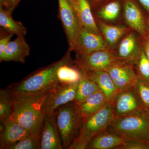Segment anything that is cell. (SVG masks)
Wrapping results in <instances>:
<instances>
[{"label": "cell", "instance_id": "2e32d148", "mask_svg": "<svg viewBox=\"0 0 149 149\" xmlns=\"http://www.w3.org/2000/svg\"><path fill=\"white\" fill-rule=\"evenodd\" d=\"M30 49L24 37L17 36L0 54V61H13L24 63L30 54Z\"/></svg>", "mask_w": 149, "mask_h": 149}, {"label": "cell", "instance_id": "5bb4252c", "mask_svg": "<svg viewBox=\"0 0 149 149\" xmlns=\"http://www.w3.org/2000/svg\"><path fill=\"white\" fill-rule=\"evenodd\" d=\"M64 148L57 125L56 112L46 115L41 136L40 149Z\"/></svg>", "mask_w": 149, "mask_h": 149}, {"label": "cell", "instance_id": "d590c367", "mask_svg": "<svg viewBox=\"0 0 149 149\" xmlns=\"http://www.w3.org/2000/svg\"><path fill=\"white\" fill-rule=\"evenodd\" d=\"M146 23L147 31H148V34L149 35V15L146 17Z\"/></svg>", "mask_w": 149, "mask_h": 149}, {"label": "cell", "instance_id": "4dcf8cb0", "mask_svg": "<svg viewBox=\"0 0 149 149\" xmlns=\"http://www.w3.org/2000/svg\"><path fill=\"white\" fill-rule=\"evenodd\" d=\"M13 34L9 33L6 31L1 29L0 33V54L2 53L9 43L10 42V39Z\"/></svg>", "mask_w": 149, "mask_h": 149}, {"label": "cell", "instance_id": "ac0fdd59", "mask_svg": "<svg viewBox=\"0 0 149 149\" xmlns=\"http://www.w3.org/2000/svg\"><path fill=\"white\" fill-rule=\"evenodd\" d=\"M82 72L83 76L93 80L97 84L109 101H114L119 91L107 71L102 70Z\"/></svg>", "mask_w": 149, "mask_h": 149}, {"label": "cell", "instance_id": "d6a6232c", "mask_svg": "<svg viewBox=\"0 0 149 149\" xmlns=\"http://www.w3.org/2000/svg\"><path fill=\"white\" fill-rule=\"evenodd\" d=\"M142 48L145 54L149 60V35L146 38L142 39Z\"/></svg>", "mask_w": 149, "mask_h": 149}, {"label": "cell", "instance_id": "44dd1931", "mask_svg": "<svg viewBox=\"0 0 149 149\" xmlns=\"http://www.w3.org/2000/svg\"><path fill=\"white\" fill-rule=\"evenodd\" d=\"M125 141V139L116 133L111 131L108 132L106 129L91 140L87 149H117Z\"/></svg>", "mask_w": 149, "mask_h": 149}, {"label": "cell", "instance_id": "3957f363", "mask_svg": "<svg viewBox=\"0 0 149 149\" xmlns=\"http://www.w3.org/2000/svg\"><path fill=\"white\" fill-rule=\"evenodd\" d=\"M114 101L108 102L95 113L85 119L77 137L68 149H86L96 135L105 130L114 118Z\"/></svg>", "mask_w": 149, "mask_h": 149}, {"label": "cell", "instance_id": "83f0119b", "mask_svg": "<svg viewBox=\"0 0 149 149\" xmlns=\"http://www.w3.org/2000/svg\"><path fill=\"white\" fill-rule=\"evenodd\" d=\"M133 87L143 107L149 111V83L139 78Z\"/></svg>", "mask_w": 149, "mask_h": 149}, {"label": "cell", "instance_id": "7c38bea8", "mask_svg": "<svg viewBox=\"0 0 149 149\" xmlns=\"http://www.w3.org/2000/svg\"><path fill=\"white\" fill-rule=\"evenodd\" d=\"M114 118L144 109L134 87L120 91L114 100Z\"/></svg>", "mask_w": 149, "mask_h": 149}, {"label": "cell", "instance_id": "ba28073f", "mask_svg": "<svg viewBox=\"0 0 149 149\" xmlns=\"http://www.w3.org/2000/svg\"><path fill=\"white\" fill-rule=\"evenodd\" d=\"M118 60L111 50H102L86 54H76L75 66L81 72L106 70Z\"/></svg>", "mask_w": 149, "mask_h": 149}, {"label": "cell", "instance_id": "8fae6325", "mask_svg": "<svg viewBox=\"0 0 149 149\" xmlns=\"http://www.w3.org/2000/svg\"><path fill=\"white\" fill-rule=\"evenodd\" d=\"M122 9L124 21L128 27L142 39L148 36L146 18L138 3L135 0H122Z\"/></svg>", "mask_w": 149, "mask_h": 149}, {"label": "cell", "instance_id": "277c9868", "mask_svg": "<svg viewBox=\"0 0 149 149\" xmlns=\"http://www.w3.org/2000/svg\"><path fill=\"white\" fill-rule=\"evenodd\" d=\"M109 127L110 131L125 140L138 139L149 141V111L143 109L115 118Z\"/></svg>", "mask_w": 149, "mask_h": 149}, {"label": "cell", "instance_id": "603a6c76", "mask_svg": "<svg viewBox=\"0 0 149 149\" xmlns=\"http://www.w3.org/2000/svg\"><path fill=\"white\" fill-rule=\"evenodd\" d=\"M0 26L1 29L17 36L25 37L27 29L21 22L15 21L12 13L6 10L0 5Z\"/></svg>", "mask_w": 149, "mask_h": 149}, {"label": "cell", "instance_id": "f546056e", "mask_svg": "<svg viewBox=\"0 0 149 149\" xmlns=\"http://www.w3.org/2000/svg\"><path fill=\"white\" fill-rule=\"evenodd\" d=\"M117 149H149V141L138 139L125 140Z\"/></svg>", "mask_w": 149, "mask_h": 149}, {"label": "cell", "instance_id": "d6986e66", "mask_svg": "<svg viewBox=\"0 0 149 149\" xmlns=\"http://www.w3.org/2000/svg\"><path fill=\"white\" fill-rule=\"evenodd\" d=\"M95 20L102 35L112 51L116 47L122 37L131 30L125 26L112 25L100 19Z\"/></svg>", "mask_w": 149, "mask_h": 149}, {"label": "cell", "instance_id": "9a60e30c", "mask_svg": "<svg viewBox=\"0 0 149 149\" xmlns=\"http://www.w3.org/2000/svg\"><path fill=\"white\" fill-rule=\"evenodd\" d=\"M0 149H6L12 144L17 143L33 134L31 131L16 121L8 119L1 123Z\"/></svg>", "mask_w": 149, "mask_h": 149}, {"label": "cell", "instance_id": "ffe728a7", "mask_svg": "<svg viewBox=\"0 0 149 149\" xmlns=\"http://www.w3.org/2000/svg\"><path fill=\"white\" fill-rule=\"evenodd\" d=\"M108 102L104 94L100 89L88 97L82 104H77L82 122L101 109Z\"/></svg>", "mask_w": 149, "mask_h": 149}, {"label": "cell", "instance_id": "52a82bcc", "mask_svg": "<svg viewBox=\"0 0 149 149\" xmlns=\"http://www.w3.org/2000/svg\"><path fill=\"white\" fill-rule=\"evenodd\" d=\"M59 18L68 44V49L74 51L80 34L81 25L75 10L68 0H58Z\"/></svg>", "mask_w": 149, "mask_h": 149}, {"label": "cell", "instance_id": "7a4b0ae2", "mask_svg": "<svg viewBox=\"0 0 149 149\" xmlns=\"http://www.w3.org/2000/svg\"><path fill=\"white\" fill-rule=\"evenodd\" d=\"M45 95L13 97L10 119L20 123L34 134H41L46 116L42 107Z\"/></svg>", "mask_w": 149, "mask_h": 149}, {"label": "cell", "instance_id": "9c48e42d", "mask_svg": "<svg viewBox=\"0 0 149 149\" xmlns=\"http://www.w3.org/2000/svg\"><path fill=\"white\" fill-rule=\"evenodd\" d=\"M142 39L133 30L124 35L113 50L118 60L135 65L143 51Z\"/></svg>", "mask_w": 149, "mask_h": 149}, {"label": "cell", "instance_id": "d4e9b609", "mask_svg": "<svg viewBox=\"0 0 149 149\" xmlns=\"http://www.w3.org/2000/svg\"><path fill=\"white\" fill-rule=\"evenodd\" d=\"M57 75L59 83H78L83 77L81 70L75 65L73 66L71 61L58 68Z\"/></svg>", "mask_w": 149, "mask_h": 149}, {"label": "cell", "instance_id": "4fadbf2b", "mask_svg": "<svg viewBox=\"0 0 149 149\" xmlns=\"http://www.w3.org/2000/svg\"><path fill=\"white\" fill-rule=\"evenodd\" d=\"M108 49H110L102 35L90 32L81 26L74 50L76 54H86L96 51Z\"/></svg>", "mask_w": 149, "mask_h": 149}, {"label": "cell", "instance_id": "4316f807", "mask_svg": "<svg viewBox=\"0 0 149 149\" xmlns=\"http://www.w3.org/2000/svg\"><path fill=\"white\" fill-rule=\"evenodd\" d=\"M41 134H33L8 146L6 149H40Z\"/></svg>", "mask_w": 149, "mask_h": 149}, {"label": "cell", "instance_id": "6da1fadb", "mask_svg": "<svg viewBox=\"0 0 149 149\" xmlns=\"http://www.w3.org/2000/svg\"><path fill=\"white\" fill-rule=\"evenodd\" d=\"M71 52L68 49L58 61L35 70L19 82L11 84L7 89L14 97L45 95L59 83L58 70L71 61Z\"/></svg>", "mask_w": 149, "mask_h": 149}, {"label": "cell", "instance_id": "484cf974", "mask_svg": "<svg viewBox=\"0 0 149 149\" xmlns=\"http://www.w3.org/2000/svg\"><path fill=\"white\" fill-rule=\"evenodd\" d=\"M14 97L8 89L0 91V121L3 123L10 118L12 113Z\"/></svg>", "mask_w": 149, "mask_h": 149}, {"label": "cell", "instance_id": "f1b7e54d", "mask_svg": "<svg viewBox=\"0 0 149 149\" xmlns=\"http://www.w3.org/2000/svg\"><path fill=\"white\" fill-rule=\"evenodd\" d=\"M135 65H136V71L139 78L149 83V60L143 49L140 58Z\"/></svg>", "mask_w": 149, "mask_h": 149}, {"label": "cell", "instance_id": "836d02e7", "mask_svg": "<svg viewBox=\"0 0 149 149\" xmlns=\"http://www.w3.org/2000/svg\"><path fill=\"white\" fill-rule=\"evenodd\" d=\"M149 15V0H135Z\"/></svg>", "mask_w": 149, "mask_h": 149}, {"label": "cell", "instance_id": "e575fe53", "mask_svg": "<svg viewBox=\"0 0 149 149\" xmlns=\"http://www.w3.org/2000/svg\"><path fill=\"white\" fill-rule=\"evenodd\" d=\"M90 3L93 11L95 10L96 8L103 3L104 2L108 0H88Z\"/></svg>", "mask_w": 149, "mask_h": 149}, {"label": "cell", "instance_id": "e0dca14e", "mask_svg": "<svg viewBox=\"0 0 149 149\" xmlns=\"http://www.w3.org/2000/svg\"><path fill=\"white\" fill-rule=\"evenodd\" d=\"M75 10L81 26L90 32L102 35L88 0H68Z\"/></svg>", "mask_w": 149, "mask_h": 149}, {"label": "cell", "instance_id": "30bf717a", "mask_svg": "<svg viewBox=\"0 0 149 149\" xmlns=\"http://www.w3.org/2000/svg\"><path fill=\"white\" fill-rule=\"evenodd\" d=\"M105 70L119 92L134 87L139 78L135 65L126 62L118 61Z\"/></svg>", "mask_w": 149, "mask_h": 149}, {"label": "cell", "instance_id": "8992f818", "mask_svg": "<svg viewBox=\"0 0 149 149\" xmlns=\"http://www.w3.org/2000/svg\"><path fill=\"white\" fill-rule=\"evenodd\" d=\"M78 83H59L47 93L43 97L42 104L46 115H52L60 107L74 101Z\"/></svg>", "mask_w": 149, "mask_h": 149}, {"label": "cell", "instance_id": "1f68e13d", "mask_svg": "<svg viewBox=\"0 0 149 149\" xmlns=\"http://www.w3.org/2000/svg\"><path fill=\"white\" fill-rule=\"evenodd\" d=\"M21 0H0V5L6 10L12 13Z\"/></svg>", "mask_w": 149, "mask_h": 149}, {"label": "cell", "instance_id": "7402d4cb", "mask_svg": "<svg viewBox=\"0 0 149 149\" xmlns=\"http://www.w3.org/2000/svg\"><path fill=\"white\" fill-rule=\"evenodd\" d=\"M122 8V0H108L93 11L96 19L113 22L119 17Z\"/></svg>", "mask_w": 149, "mask_h": 149}, {"label": "cell", "instance_id": "5b68a950", "mask_svg": "<svg viewBox=\"0 0 149 149\" xmlns=\"http://www.w3.org/2000/svg\"><path fill=\"white\" fill-rule=\"evenodd\" d=\"M57 125L64 148L68 149L78 136L82 120L74 101L63 105L56 111Z\"/></svg>", "mask_w": 149, "mask_h": 149}, {"label": "cell", "instance_id": "cb8c5ba5", "mask_svg": "<svg viewBox=\"0 0 149 149\" xmlns=\"http://www.w3.org/2000/svg\"><path fill=\"white\" fill-rule=\"evenodd\" d=\"M99 90L98 85L95 81L83 76L78 83L74 101L77 104H80Z\"/></svg>", "mask_w": 149, "mask_h": 149}]
</instances>
